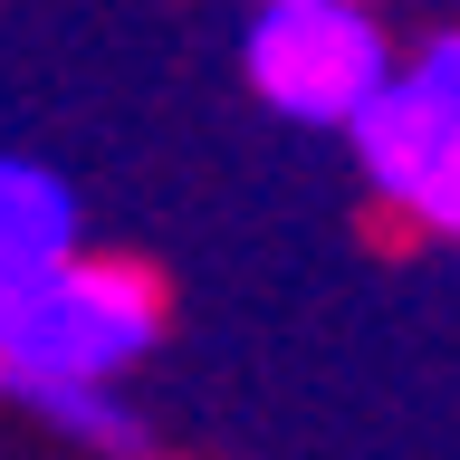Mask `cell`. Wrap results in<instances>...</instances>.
Returning <instances> with one entry per match:
<instances>
[{
    "label": "cell",
    "instance_id": "2",
    "mask_svg": "<svg viewBox=\"0 0 460 460\" xmlns=\"http://www.w3.org/2000/svg\"><path fill=\"white\" fill-rule=\"evenodd\" d=\"M240 67L288 125H345L374 86L394 77V39L355 0H259Z\"/></svg>",
    "mask_w": 460,
    "mask_h": 460
},
{
    "label": "cell",
    "instance_id": "1",
    "mask_svg": "<svg viewBox=\"0 0 460 460\" xmlns=\"http://www.w3.org/2000/svg\"><path fill=\"white\" fill-rule=\"evenodd\" d=\"M164 336V288L135 259H58L0 288V394L10 384H115Z\"/></svg>",
    "mask_w": 460,
    "mask_h": 460
},
{
    "label": "cell",
    "instance_id": "3",
    "mask_svg": "<svg viewBox=\"0 0 460 460\" xmlns=\"http://www.w3.org/2000/svg\"><path fill=\"white\" fill-rule=\"evenodd\" d=\"M441 135H451V115L431 106V96H422L412 77H402V67H394L384 86H374V96H365L355 115H345L355 172H365V182H374L384 201H412V182H422V164H431V144H441Z\"/></svg>",
    "mask_w": 460,
    "mask_h": 460
},
{
    "label": "cell",
    "instance_id": "4",
    "mask_svg": "<svg viewBox=\"0 0 460 460\" xmlns=\"http://www.w3.org/2000/svg\"><path fill=\"white\" fill-rule=\"evenodd\" d=\"M86 221H77V192H67V172L29 164V154H0V288L39 279L58 259H77Z\"/></svg>",
    "mask_w": 460,
    "mask_h": 460
},
{
    "label": "cell",
    "instance_id": "6",
    "mask_svg": "<svg viewBox=\"0 0 460 460\" xmlns=\"http://www.w3.org/2000/svg\"><path fill=\"white\" fill-rule=\"evenodd\" d=\"M412 221H431L441 240H460V125L441 144H431V164H422V182H412V201H402Z\"/></svg>",
    "mask_w": 460,
    "mask_h": 460
},
{
    "label": "cell",
    "instance_id": "7",
    "mask_svg": "<svg viewBox=\"0 0 460 460\" xmlns=\"http://www.w3.org/2000/svg\"><path fill=\"white\" fill-rule=\"evenodd\" d=\"M402 77H412V86H422V96H431V106H441V115H451V125H460V29H441V39H431V49L412 58Z\"/></svg>",
    "mask_w": 460,
    "mask_h": 460
},
{
    "label": "cell",
    "instance_id": "5",
    "mask_svg": "<svg viewBox=\"0 0 460 460\" xmlns=\"http://www.w3.org/2000/svg\"><path fill=\"white\" fill-rule=\"evenodd\" d=\"M10 402H29L39 422H58L67 441H96V451H115V460L144 451V422L106 394V384H10Z\"/></svg>",
    "mask_w": 460,
    "mask_h": 460
}]
</instances>
